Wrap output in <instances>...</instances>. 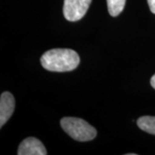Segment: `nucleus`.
<instances>
[{
  "instance_id": "nucleus-8",
  "label": "nucleus",
  "mask_w": 155,
  "mask_h": 155,
  "mask_svg": "<svg viewBox=\"0 0 155 155\" xmlns=\"http://www.w3.org/2000/svg\"><path fill=\"white\" fill-rule=\"evenodd\" d=\"M148 5H149L150 11L153 14H155V0H147Z\"/></svg>"
},
{
  "instance_id": "nucleus-5",
  "label": "nucleus",
  "mask_w": 155,
  "mask_h": 155,
  "mask_svg": "<svg viewBox=\"0 0 155 155\" xmlns=\"http://www.w3.org/2000/svg\"><path fill=\"white\" fill-rule=\"evenodd\" d=\"M15 110V98L11 92H3L0 97V127L11 118Z\"/></svg>"
},
{
  "instance_id": "nucleus-4",
  "label": "nucleus",
  "mask_w": 155,
  "mask_h": 155,
  "mask_svg": "<svg viewBox=\"0 0 155 155\" xmlns=\"http://www.w3.org/2000/svg\"><path fill=\"white\" fill-rule=\"evenodd\" d=\"M47 153L44 145L35 137H28L23 140L17 150L18 155H46Z\"/></svg>"
},
{
  "instance_id": "nucleus-9",
  "label": "nucleus",
  "mask_w": 155,
  "mask_h": 155,
  "mask_svg": "<svg viewBox=\"0 0 155 155\" xmlns=\"http://www.w3.org/2000/svg\"><path fill=\"white\" fill-rule=\"evenodd\" d=\"M150 83H151L152 87H153V89H155V74L153 76V77L151 78V81H150Z\"/></svg>"
},
{
  "instance_id": "nucleus-7",
  "label": "nucleus",
  "mask_w": 155,
  "mask_h": 155,
  "mask_svg": "<svg viewBox=\"0 0 155 155\" xmlns=\"http://www.w3.org/2000/svg\"><path fill=\"white\" fill-rule=\"evenodd\" d=\"M126 0H107L108 11L112 17H117L121 14L125 6Z\"/></svg>"
},
{
  "instance_id": "nucleus-6",
  "label": "nucleus",
  "mask_w": 155,
  "mask_h": 155,
  "mask_svg": "<svg viewBox=\"0 0 155 155\" xmlns=\"http://www.w3.org/2000/svg\"><path fill=\"white\" fill-rule=\"evenodd\" d=\"M137 125L142 131L155 135V116H141L137 120Z\"/></svg>"
},
{
  "instance_id": "nucleus-2",
  "label": "nucleus",
  "mask_w": 155,
  "mask_h": 155,
  "mask_svg": "<svg viewBox=\"0 0 155 155\" xmlns=\"http://www.w3.org/2000/svg\"><path fill=\"white\" fill-rule=\"evenodd\" d=\"M61 125L69 136L78 141H89L97 136L96 128L81 118L63 117Z\"/></svg>"
},
{
  "instance_id": "nucleus-3",
  "label": "nucleus",
  "mask_w": 155,
  "mask_h": 155,
  "mask_svg": "<svg viewBox=\"0 0 155 155\" xmlns=\"http://www.w3.org/2000/svg\"><path fill=\"white\" fill-rule=\"evenodd\" d=\"M91 0H64L63 14L69 22L82 19L88 11Z\"/></svg>"
},
{
  "instance_id": "nucleus-1",
  "label": "nucleus",
  "mask_w": 155,
  "mask_h": 155,
  "mask_svg": "<svg viewBox=\"0 0 155 155\" xmlns=\"http://www.w3.org/2000/svg\"><path fill=\"white\" fill-rule=\"evenodd\" d=\"M77 52L68 48H54L47 51L41 57V66L51 72H70L79 65Z\"/></svg>"
}]
</instances>
